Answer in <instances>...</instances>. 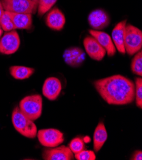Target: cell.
<instances>
[{"mask_svg":"<svg viewBox=\"0 0 142 160\" xmlns=\"http://www.w3.org/2000/svg\"><path fill=\"white\" fill-rule=\"evenodd\" d=\"M3 30L2 29V28H1V26H0V37H2V34H3Z\"/></svg>","mask_w":142,"mask_h":160,"instance_id":"obj_27","label":"cell"},{"mask_svg":"<svg viewBox=\"0 0 142 160\" xmlns=\"http://www.w3.org/2000/svg\"><path fill=\"white\" fill-rule=\"evenodd\" d=\"M131 159L133 160H141L142 159V152L141 151H136L132 157L131 158Z\"/></svg>","mask_w":142,"mask_h":160,"instance_id":"obj_25","label":"cell"},{"mask_svg":"<svg viewBox=\"0 0 142 160\" xmlns=\"http://www.w3.org/2000/svg\"><path fill=\"white\" fill-rule=\"evenodd\" d=\"M42 158L45 160H73L74 154L68 147L61 146L45 149L43 152Z\"/></svg>","mask_w":142,"mask_h":160,"instance_id":"obj_8","label":"cell"},{"mask_svg":"<svg viewBox=\"0 0 142 160\" xmlns=\"http://www.w3.org/2000/svg\"><path fill=\"white\" fill-rule=\"evenodd\" d=\"M108 138V133L103 122H100L96 126L93 137V148L95 152H98L104 146Z\"/></svg>","mask_w":142,"mask_h":160,"instance_id":"obj_16","label":"cell"},{"mask_svg":"<svg viewBox=\"0 0 142 160\" xmlns=\"http://www.w3.org/2000/svg\"><path fill=\"white\" fill-rule=\"evenodd\" d=\"M125 26V20L119 22L114 28L111 37L116 49L122 54H125V53L124 46Z\"/></svg>","mask_w":142,"mask_h":160,"instance_id":"obj_15","label":"cell"},{"mask_svg":"<svg viewBox=\"0 0 142 160\" xmlns=\"http://www.w3.org/2000/svg\"><path fill=\"white\" fill-rule=\"evenodd\" d=\"M101 97L109 105H124L135 100V83L120 75H115L94 82Z\"/></svg>","mask_w":142,"mask_h":160,"instance_id":"obj_1","label":"cell"},{"mask_svg":"<svg viewBox=\"0 0 142 160\" xmlns=\"http://www.w3.org/2000/svg\"><path fill=\"white\" fill-rule=\"evenodd\" d=\"M124 46L125 52L133 56L140 51L142 47V32L136 26L126 24Z\"/></svg>","mask_w":142,"mask_h":160,"instance_id":"obj_4","label":"cell"},{"mask_svg":"<svg viewBox=\"0 0 142 160\" xmlns=\"http://www.w3.org/2000/svg\"><path fill=\"white\" fill-rule=\"evenodd\" d=\"M4 10L18 13H35L38 3L33 0H1Z\"/></svg>","mask_w":142,"mask_h":160,"instance_id":"obj_5","label":"cell"},{"mask_svg":"<svg viewBox=\"0 0 142 160\" xmlns=\"http://www.w3.org/2000/svg\"><path fill=\"white\" fill-rule=\"evenodd\" d=\"M68 148L71 152L75 154L85 149V143L83 138L81 137H75L69 143Z\"/></svg>","mask_w":142,"mask_h":160,"instance_id":"obj_22","label":"cell"},{"mask_svg":"<svg viewBox=\"0 0 142 160\" xmlns=\"http://www.w3.org/2000/svg\"><path fill=\"white\" fill-rule=\"evenodd\" d=\"M62 90L61 81L56 77H49L47 78L42 88V93L44 97L49 100H56Z\"/></svg>","mask_w":142,"mask_h":160,"instance_id":"obj_11","label":"cell"},{"mask_svg":"<svg viewBox=\"0 0 142 160\" xmlns=\"http://www.w3.org/2000/svg\"><path fill=\"white\" fill-rule=\"evenodd\" d=\"M142 52L141 51L136 53L134 58L132 59L131 69L133 73L141 77L142 75Z\"/></svg>","mask_w":142,"mask_h":160,"instance_id":"obj_19","label":"cell"},{"mask_svg":"<svg viewBox=\"0 0 142 160\" xmlns=\"http://www.w3.org/2000/svg\"><path fill=\"white\" fill-rule=\"evenodd\" d=\"M85 56V52L81 48L71 47L65 50L63 58L68 65L72 68H78L84 63Z\"/></svg>","mask_w":142,"mask_h":160,"instance_id":"obj_10","label":"cell"},{"mask_svg":"<svg viewBox=\"0 0 142 160\" xmlns=\"http://www.w3.org/2000/svg\"><path fill=\"white\" fill-rule=\"evenodd\" d=\"M10 13L15 29H29L32 26V14Z\"/></svg>","mask_w":142,"mask_h":160,"instance_id":"obj_17","label":"cell"},{"mask_svg":"<svg viewBox=\"0 0 142 160\" xmlns=\"http://www.w3.org/2000/svg\"><path fill=\"white\" fill-rule=\"evenodd\" d=\"M37 136L41 144L48 148L59 146L65 141L63 133L54 128L40 130Z\"/></svg>","mask_w":142,"mask_h":160,"instance_id":"obj_6","label":"cell"},{"mask_svg":"<svg viewBox=\"0 0 142 160\" xmlns=\"http://www.w3.org/2000/svg\"><path fill=\"white\" fill-rule=\"evenodd\" d=\"M84 46L89 56L96 61H101L106 52L95 38L91 36L86 37L84 40Z\"/></svg>","mask_w":142,"mask_h":160,"instance_id":"obj_9","label":"cell"},{"mask_svg":"<svg viewBox=\"0 0 142 160\" xmlns=\"http://www.w3.org/2000/svg\"><path fill=\"white\" fill-rule=\"evenodd\" d=\"M33 1H35V2H38V0H33Z\"/></svg>","mask_w":142,"mask_h":160,"instance_id":"obj_28","label":"cell"},{"mask_svg":"<svg viewBox=\"0 0 142 160\" xmlns=\"http://www.w3.org/2000/svg\"><path fill=\"white\" fill-rule=\"evenodd\" d=\"M90 35L95 38L100 44L106 50L108 56H114L116 52V48L112 41V39L109 35L103 31L98 30H89Z\"/></svg>","mask_w":142,"mask_h":160,"instance_id":"obj_13","label":"cell"},{"mask_svg":"<svg viewBox=\"0 0 142 160\" xmlns=\"http://www.w3.org/2000/svg\"><path fill=\"white\" fill-rule=\"evenodd\" d=\"M0 26L4 31H10L15 29L10 12L4 11L2 17L0 19Z\"/></svg>","mask_w":142,"mask_h":160,"instance_id":"obj_20","label":"cell"},{"mask_svg":"<svg viewBox=\"0 0 142 160\" xmlns=\"http://www.w3.org/2000/svg\"><path fill=\"white\" fill-rule=\"evenodd\" d=\"M4 9H3V7L2 6V2H1V0H0V19H1L2 15L3 14V12H4Z\"/></svg>","mask_w":142,"mask_h":160,"instance_id":"obj_26","label":"cell"},{"mask_svg":"<svg viewBox=\"0 0 142 160\" xmlns=\"http://www.w3.org/2000/svg\"><path fill=\"white\" fill-rule=\"evenodd\" d=\"M21 44L19 35L15 30L7 31L0 40V53L10 55L17 52Z\"/></svg>","mask_w":142,"mask_h":160,"instance_id":"obj_7","label":"cell"},{"mask_svg":"<svg viewBox=\"0 0 142 160\" xmlns=\"http://www.w3.org/2000/svg\"><path fill=\"white\" fill-rule=\"evenodd\" d=\"M135 99L136 100V105L138 107L142 108V78L136 77L135 78Z\"/></svg>","mask_w":142,"mask_h":160,"instance_id":"obj_21","label":"cell"},{"mask_svg":"<svg viewBox=\"0 0 142 160\" xmlns=\"http://www.w3.org/2000/svg\"><path fill=\"white\" fill-rule=\"evenodd\" d=\"M88 22L94 30H101L106 28L110 22L108 14L103 10H93L89 15Z\"/></svg>","mask_w":142,"mask_h":160,"instance_id":"obj_12","label":"cell"},{"mask_svg":"<svg viewBox=\"0 0 142 160\" xmlns=\"http://www.w3.org/2000/svg\"><path fill=\"white\" fill-rule=\"evenodd\" d=\"M57 0H38V14L39 16L43 15L48 12L56 3Z\"/></svg>","mask_w":142,"mask_h":160,"instance_id":"obj_23","label":"cell"},{"mask_svg":"<svg viewBox=\"0 0 142 160\" xmlns=\"http://www.w3.org/2000/svg\"><path fill=\"white\" fill-rule=\"evenodd\" d=\"M74 158L77 160H95L96 156L92 151L83 150L75 154Z\"/></svg>","mask_w":142,"mask_h":160,"instance_id":"obj_24","label":"cell"},{"mask_svg":"<svg viewBox=\"0 0 142 160\" xmlns=\"http://www.w3.org/2000/svg\"><path fill=\"white\" fill-rule=\"evenodd\" d=\"M43 100L40 94L27 96L21 100L19 108L27 118L35 121L42 114Z\"/></svg>","mask_w":142,"mask_h":160,"instance_id":"obj_3","label":"cell"},{"mask_svg":"<svg viewBox=\"0 0 142 160\" xmlns=\"http://www.w3.org/2000/svg\"><path fill=\"white\" fill-rule=\"evenodd\" d=\"M65 22L66 19L64 14L57 8H53L46 18L47 26L53 30H61L64 28Z\"/></svg>","mask_w":142,"mask_h":160,"instance_id":"obj_14","label":"cell"},{"mask_svg":"<svg viewBox=\"0 0 142 160\" xmlns=\"http://www.w3.org/2000/svg\"><path fill=\"white\" fill-rule=\"evenodd\" d=\"M12 121L15 130L28 138H35L37 135V127L33 121L27 118L19 107H15L12 114Z\"/></svg>","mask_w":142,"mask_h":160,"instance_id":"obj_2","label":"cell"},{"mask_svg":"<svg viewBox=\"0 0 142 160\" xmlns=\"http://www.w3.org/2000/svg\"><path fill=\"white\" fill-rule=\"evenodd\" d=\"M35 72V69L24 66H12L10 68V75L17 80L29 78Z\"/></svg>","mask_w":142,"mask_h":160,"instance_id":"obj_18","label":"cell"}]
</instances>
